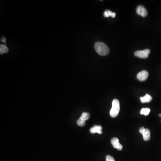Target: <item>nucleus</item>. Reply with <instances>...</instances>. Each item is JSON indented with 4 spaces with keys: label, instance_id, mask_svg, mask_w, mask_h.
Returning a JSON list of instances; mask_svg holds the SVG:
<instances>
[{
    "label": "nucleus",
    "instance_id": "1",
    "mask_svg": "<svg viewBox=\"0 0 161 161\" xmlns=\"http://www.w3.org/2000/svg\"><path fill=\"white\" fill-rule=\"evenodd\" d=\"M94 47L97 53L101 56H104L108 54L110 49L106 44L102 42H97L95 43Z\"/></svg>",
    "mask_w": 161,
    "mask_h": 161
},
{
    "label": "nucleus",
    "instance_id": "15",
    "mask_svg": "<svg viewBox=\"0 0 161 161\" xmlns=\"http://www.w3.org/2000/svg\"><path fill=\"white\" fill-rule=\"evenodd\" d=\"M106 161H115L114 158H113L112 156L109 155L106 156Z\"/></svg>",
    "mask_w": 161,
    "mask_h": 161
},
{
    "label": "nucleus",
    "instance_id": "16",
    "mask_svg": "<svg viewBox=\"0 0 161 161\" xmlns=\"http://www.w3.org/2000/svg\"><path fill=\"white\" fill-rule=\"evenodd\" d=\"M1 40L2 41V42H3L5 43L6 39H5V37H3V38L1 39Z\"/></svg>",
    "mask_w": 161,
    "mask_h": 161
},
{
    "label": "nucleus",
    "instance_id": "2",
    "mask_svg": "<svg viewBox=\"0 0 161 161\" xmlns=\"http://www.w3.org/2000/svg\"><path fill=\"white\" fill-rule=\"evenodd\" d=\"M120 110V106L119 100L117 99H114L112 103V107L110 112V115L111 117L114 118L118 116Z\"/></svg>",
    "mask_w": 161,
    "mask_h": 161
},
{
    "label": "nucleus",
    "instance_id": "6",
    "mask_svg": "<svg viewBox=\"0 0 161 161\" xmlns=\"http://www.w3.org/2000/svg\"><path fill=\"white\" fill-rule=\"evenodd\" d=\"M137 14L143 17H145L147 15L148 12L147 9L143 5H138L136 9Z\"/></svg>",
    "mask_w": 161,
    "mask_h": 161
},
{
    "label": "nucleus",
    "instance_id": "12",
    "mask_svg": "<svg viewBox=\"0 0 161 161\" xmlns=\"http://www.w3.org/2000/svg\"><path fill=\"white\" fill-rule=\"evenodd\" d=\"M150 112V109L149 108H143L141 110V111L140 112V114L141 115H144L145 116H147L149 114Z\"/></svg>",
    "mask_w": 161,
    "mask_h": 161
},
{
    "label": "nucleus",
    "instance_id": "11",
    "mask_svg": "<svg viewBox=\"0 0 161 161\" xmlns=\"http://www.w3.org/2000/svg\"><path fill=\"white\" fill-rule=\"evenodd\" d=\"M8 51V49L6 46L3 45V44H1V45H0V53L1 54L4 53H7Z\"/></svg>",
    "mask_w": 161,
    "mask_h": 161
},
{
    "label": "nucleus",
    "instance_id": "13",
    "mask_svg": "<svg viewBox=\"0 0 161 161\" xmlns=\"http://www.w3.org/2000/svg\"><path fill=\"white\" fill-rule=\"evenodd\" d=\"M89 117H90V115L89 113L83 112L80 118L82 119V120L85 121L88 120L89 119Z\"/></svg>",
    "mask_w": 161,
    "mask_h": 161
},
{
    "label": "nucleus",
    "instance_id": "9",
    "mask_svg": "<svg viewBox=\"0 0 161 161\" xmlns=\"http://www.w3.org/2000/svg\"><path fill=\"white\" fill-rule=\"evenodd\" d=\"M152 99V96L147 94H146L145 96L144 97H140V100L142 103L150 102Z\"/></svg>",
    "mask_w": 161,
    "mask_h": 161
},
{
    "label": "nucleus",
    "instance_id": "10",
    "mask_svg": "<svg viewBox=\"0 0 161 161\" xmlns=\"http://www.w3.org/2000/svg\"><path fill=\"white\" fill-rule=\"evenodd\" d=\"M104 17L106 18H108L109 17H112V18H114L116 17V14L114 12H112L109 10H106L104 12L103 14Z\"/></svg>",
    "mask_w": 161,
    "mask_h": 161
},
{
    "label": "nucleus",
    "instance_id": "3",
    "mask_svg": "<svg viewBox=\"0 0 161 161\" xmlns=\"http://www.w3.org/2000/svg\"><path fill=\"white\" fill-rule=\"evenodd\" d=\"M150 51L149 49H146L142 51H137L134 53V55L137 57L140 58L145 59L148 57L149 54L150 53Z\"/></svg>",
    "mask_w": 161,
    "mask_h": 161
},
{
    "label": "nucleus",
    "instance_id": "17",
    "mask_svg": "<svg viewBox=\"0 0 161 161\" xmlns=\"http://www.w3.org/2000/svg\"><path fill=\"white\" fill-rule=\"evenodd\" d=\"M159 116H161V114H159Z\"/></svg>",
    "mask_w": 161,
    "mask_h": 161
},
{
    "label": "nucleus",
    "instance_id": "5",
    "mask_svg": "<svg viewBox=\"0 0 161 161\" xmlns=\"http://www.w3.org/2000/svg\"><path fill=\"white\" fill-rule=\"evenodd\" d=\"M149 76L148 72L147 70H142L137 74V78L140 81H144L147 79Z\"/></svg>",
    "mask_w": 161,
    "mask_h": 161
},
{
    "label": "nucleus",
    "instance_id": "4",
    "mask_svg": "<svg viewBox=\"0 0 161 161\" xmlns=\"http://www.w3.org/2000/svg\"><path fill=\"white\" fill-rule=\"evenodd\" d=\"M140 133L143 135V139L145 141H148L150 138V131L148 129H145V127H141L139 129Z\"/></svg>",
    "mask_w": 161,
    "mask_h": 161
},
{
    "label": "nucleus",
    "instance_id": "8",
    "mask_svg": "<svg viewBox=\"0 0 161 161\" xmlns=\"http://www.w3.org/2000/svg\"><path fill=\"white\" fill-rule=\"evenodd\" d=\"M102 130V127L100 125H95L94 126L91 127L89 131H90V132L92 134L98 133L99 134H101L103 133Z\"/></svg>",
    "mask_w": 161,
    "mask_h": 161
},
{
    "label": "nucleus",
    "instance_id": "14",
    "mask_svg": "<svg viewBox=\"0 0 161 161\" xmlns=\"http://www.w3.org/2000/svg\"><path fill=\"white\" fill-rule=\"evenodd\" d=\"M77 124L80 126H83L85 125V122L84 120H82V119L79 118L78 120H77Z\"/></svg>",
    "mask_w": 161,
    "mask_h": 161
},
{
    "label": "nucleus",
    "instance_id": "7",
    "mask_svg": "<svg viewBox=\"0 0 161 161\" xmlns=\"http://www.w3.org/2000/svg\"><path fill=\"white\" fill-rule=\"evenodd\" d=\"M111 143L113 147L115 149H117L119 150H122L123 146L119 143V140L118 138L116 137L112 138L111 140Z\"/></svg>",
    "mask_w": 161,
    "mask_h": 161
}]
</instances>
